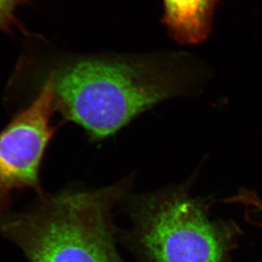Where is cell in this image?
<instances>
[{"label":"cell","instance_id":"6da1fadb","mask_svg":"<svg viewBox=\"0 0 262 262\" xmlns=\"http://www.w3.org/2000/svg\"><path fill=\"white\" fill-rule=\"evenodd\" d=\"M183 55L85 59L51 72L55 108L103 139L155 104L187 94L199 74Z\"/></svg>","mask_w":262,"mask_h":262},{"label":"cell","instance_id":"7a4b0ae2","mask_svg":"<svg viewBox=\"0 0 262 262\" xmlns=\"http://www.w3.org/2000/svg\"><path fill=\"white\" fill-rule=\"evenodd\" d=\"M131 185L127 178L105 188L45 194L28 210L0 215V235L17 245L28 262H124L112 210Z\"/></svg>","mask_w":262,"mask_h":262},{"label":"cell","instance_id":"3957f363","mask_svg":"<svg viewBox=\"0 0 262 262\" xmlns=\"http://www.w3.org/2000/svg\"><path fill=\"white\" fill-rule=\"evenodd\" d=\"M190 184L132 199V245L141 262H231L242 229L211 219L210 202L191 195Z\"/></svg>","mask_w":262,"mask_h":262},{"label":"cell","instance_id":"277c9868","mask_svg":"<svg viewBox=\"0 0 262 262\" xmlns=\"http://www.w3.org/2000/svg\"><path fill=\"white\" fill-rule=\"evenodd\" d=\"M55 108L51 78L27 109L15 116L0 134V215L8 212L15 193H45L40 169L48 144L55 134L51 117Z\"/></svg>","mask_w":262,"mask_h":262},{"label":"cell","instance_id":"5b68a950","mask_svg":"<svg viewBox=\"0 0 262 262\" xmlns=\"http://www.w3.org/2000/svg\"><path fill=\"white\" fill-rule=\"evenodd\" d=\"M222 0H163V23L176 42L197 45L210 34Z\"/></svg>","mask_w":262,"mask_h":262},{"label":"cell","instance_id":"8992f818","mask_svg":"<svg viewBox=\"0 0 262 262\" xmlns=\"http://www.w3.org/2000/svg\"><path fill=\"white\" fill-rule=\"evenodd\" d=\"M27 1L28 0H0V29L10 30L16 25L15 11L20 5Z\"/></svg>","mask_w":262,"mask_h":262}]
</instances>
